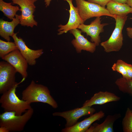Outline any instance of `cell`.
Listing matches in <instances>:
<instances>
[{"label": "cell", "mask_w": 132, "mask_h": 132, "mask_svg": "<svg viewBox=\"0 0 132 132\" xmlns=\"http://www.w3.org/2000/svg\"><path fill=\"white\" fill-rule=\"evenodd\" d=\"M127 4L132 8V0H127Z\"/></svg>", "instance_id": "29"}, {"label": "cell", "mask_w": 132, "mask_h": 132, "mask_svg": "<svg viewBox=\"0 0 132 132\" xmlns=\"http://www.w3.org/2000/svg\"><path fill=\"white\" fill-rule=\"evenodd\" d=\"M111 0H87L88 1L98 4L101 6L105 7Z\"/></svg>", "instance_id": "24"}, {"label": "cell", "mask_w": 132, "mask_h": 132, "mask_svg": "<svg viewBox=\"0 0 132 132\" xmlns=\"http://www.w3.org/2000/svg\"><path fill=\"white\" fill-rule=\"evenodd\" d=\"M121 117L120 113L108 115L104 121L99 124L95 123L91 126L86 132H113V124L115 121Z\"/></svg>", "instance_id": "16"}, {"label": "cell", "mask_w": 132, "mask_h": 132, "mask_svg": "<svg viewBox=\"0 0 132 132\" xmlns=\"http://www.w3.org/2000/svg\"><path fill=\"white\" fill-rule=\"evenodd\" d=\"M131 19H132V18H131Z\"/></svg>", "instance_id": "31"}, {"label": "cell", "mask_w": 132, "mask_h": 132, "mask_svg": "<svg viewBox=\"0 0 132 132\" xmlns=\"http://www.w3.org/2000/svg\"><path fill=\"white\" fill-rule=\"evenodd\" d=\"M68 3L70 9L68 10L70 15L68 21L65 25L60 24L58 26L59 28L58 30V34L60 35L66 33L70 30L75 29L78 28L79 25L84 23V22L80 17L77 7L73 5L72 0H65Z\"/></svg>", "instance_id": "12"}, {"label": "cell", "mask_w": 132, "mask_h": 132, "mask_svg": "<svg viewBox=\"0 0 132 132\" xmlns=\"http://www.w3.org/2000/svg\"><path fill=\"white\" fill-rule=\"evenodd\" d=\"M106 6V9L113 15L125 17L132 13V8L127 4L119 3L111 0Z\"/></svg>", "instance_id": "18"}, {"label": "cell", "mask_w": 132, "mask_h": 132, "mask_svg": "<svg viewBox=\"0 0 132 132\" xmlns=\"http://www.w3.org/2000/svg\"><path fill=\"white\" fill-rule=\"evenodd\" d=\"M25 79L23 78L20 82L17 83L11 88L2 94L0 99V103L5 111H13L17 115H21L32 108L31 104L20 99L16 93L18 85Z\"/></svg>", "instance_id": "3"}, {"label": "cell", "mask_w": 132, "mask_h": 132, "mask_svg": "<svg viewBox=\"0 0 132 132\" xmlns=\"http://www.w3.org/2000/svg\"><path fill=\"white\" fill-rule=\"evenodd\" d=\"M20 24L19 15L16 14L15 17L10 22L2 19L0 20V35L7 40L10 41V36L11 37L15 33L14 31L15 27Z\"/></svg>", "instance_id": "17"}, {"label": "cell", "mask_w": 132, "mask_h": 132, "mask_svg": "<svg viewBox=\"0 0 132 132\" xmlns=\"http://www.w3.org/2000/svg\"><path fill=\"white\" fill-rule=\"evenodd\" d=\"M20 9L18 6H13L11 3H7L0 0V10L8 19L12 20Z\"/></svg>", "instance_id": "19"}, {"label": "cell", "mask_w": 132, "mask_h": 132, "mask_svg": "<svg viewBox=\"0 0 132 132\" xmlns=\"http://www.w3.org/2000/svg\"><path fill=\"white\" fill-rule=\"evenodd\" d=\"M33 112L32 108L21 115H17L13 111H5L0 115V132H20L23 131Z\"/></svg>", "instance_id": "1"}, {"label": "cell", "mask_w": 132, "mask_h": 132, "mask_svg": "<svg viewBox=\"0 0 132 132\" xmlns=\"http://www.w3.org/2000/svg\"><path fill=\"white\" fill-rule=\"evenodd\" d=\"M18 49L15 43L0 39V57L2 58L11 52Z\"/></svg>", "instance_id": "21"}, {"label": "cell", "mask_w": 132, "mask_h": 132, "mask_svg": "<svg viewBox=\"0 0 132 132\" xmlns=\"http://www.w3.org/2000/svg\"><path fill=\"white\" fill-rule=\"evenodd\" d=\"M12 3L20 7L21 12L19 15L20 24L22 26L32 28L37 26V22L34 19L33 13L36 7L33 0H10Z\"/></svg>", "instance_id": "6"}, {"label": "cell", "mask_w": 132, "mask_h": 132, "mask_svg": "<svg viewBox=\"0 0 132 132\" xmlns=\"http://www.w3.org/2000/svg\"><path fill=\"white\" fill-rule=\"evenodd\" d=\"M1 59L13 66L23 78L25 79L27 77L28 64L18 49L11 52Z\"/></svg>", "instance_id": "11"}, {"label": "cell", "mask_w": 132, "mask_h": 132, "mask_svg": "<svg viewBox=\"0 0 132 132\" xmlns=\"http://www.w3.org/2000/svg\"><path fill=\"white\" fill-rule=\"evenodd\" d=\"M128 17L116 15L115 26L111 35L107 40L100 44L106 52L118 51L121 48L123 45L122 30Z\"/></svg>", "instance_id": "4"}, {"label": "cell", "mask_w": 132, "mask_h": 132, "mask_svg": "<svg viewBox=\"0 0 132 132\" xmlns=\"http://www.w3.org/2000/svg\"><path fill=\"white\" fill-rule=\"evenodd\" d=\"M96 111L91 106L83 107L68 111L54 113V116H59L64 118L66 121V127L72 126L77 123L78 120L81 117L91 115Z\"/></svg>", "instance_id": "8"}, {"label": "cell", "mask_w": 132, "mask_h": 132, "mask_svg": "<svg viewBox=\"0 0 132 132\" xmlns=\"http://www.w3.org/2000/svg\"><path fill=\"white\" fill-rule=\"evenodd\" d=\"M79 14L85 22L86 20L93 17L108 16L114 19L115 15L110 14L105 7L95 3L84 0H75Z\"/></svg>", "instance_id": "5"}, {"label": "cell", "mask_w": 132, "mask_h": 132, "mask_svg": "<svg viewBox=\"0 0 132 132\" xmlns=\"http://www.w3.org/2000/svg\"><path fill=\"white\" fill-rule=\"evenodd\" d=\"M101 18L100 17H96L89 24H82L78 27L82 32L86 33L87 36L90 37L91 41L96 46H98L101 42L100 33L104 32V27L108 24L106 23L101 24Z\"/></svg>", "instance_id": "9"}, {"label": "cell", "mask_w": 132, "mask_h": 132, "mask_svg": "<svg viewBox=\"0 0 132 132\" xmlns=\"http://www.w3.org/2000/svg\"><path fill=\"white\" fill-rule=\"evenodd\" d=\"M126 31L128 37L130 38H132V27H127L126 28Z\"/></svg>", "instance_id": "26"}, {"label": "cell", "mask_w": 132, "mask_h": 132, "mask_svg": "<svg viewBox=\"0 0 132 132\" xmlns=\"http://www.w3.org/2000/svg\"><path fill=\"white\" fill-rule=\"evenodd\" d=\"M125 65L127 72L128 79H132V65L125 63Z\"/></svg>", "instance_id": "25"}, {"label": "cell", "mask_w": 132, "mask_h": 132, "mask_svg": "<svg viewBox=\"0 0 132 132\" xmlns=\"http://www.w3.org/2000/svg\"><path fill=\"white\" fill-rule=\"evenodd\" d=\"M122 123L124 132H132V111L129 108L127 109Z\"/></svg>", "instance_id": "22"}, {"label": "cell", "mask_w": 132, "mask_h": 132, "mask_svg": "<svg viewBox=\"0 0 132 132\" xmlns=\"http://www.w3.org/2000/svg\"><path fill=\"white\" fill-rule=\"evenodd\" d=\"M52 0H44V2L46 7H47L49 6L51 1Z\"/></svg>", "instance_id": "28"}, {"label": "cell", "mask_w": 132, "mask_h": 132, "mask_svg": "<svg viewBox=\"0 0 132 132\" xmlns=\"http://www.w3.org/2000/svg\"><path fill=\"white\" fill-rule=\"evenodd\" d=\"M125 63L121 60H118L113 65L111 69L113 71L117 72L121 74L123 77L128 79Z\"/></svg>", "instance_id": "23"}, {"label": "cell", "mask_w": 132, "mask_h": 132, "mask_svg": "<svg viewBox=\"0 0 132 132\" xmlns=\"http://www.w3.org/2000/svg\"><path fill=\"white\" fill-rule=\"evenodd\" d=\"M114 1L120 3L127 4V0H113Z\"/></svg>", "instance_id": "27"}, {"label": "cell", "mask_w": 132, "mask_h": 132, "mask_svg": "<svg viewBox=\"0 0 132 132\" xmlns=\"http://www.w3.org/2000/svg\"><path fill=\"white\" fill-rule=\"evenodd\" d=\"M17 71L6 61L0 62V94H2L12 87L17 82L15 81Z\"/></svg>", "instance_id": "7"}, {"label": "cell", "mask_w": 132, "mask_h": 132, "mask_svg": "<svg viewBox=\"0 0 132 132\" xmlns=\"http://www.w3.org/2000/svg\"><path fill=\"white\" fill-rule=\"evenodd\" d=\"M105 116L104 113L102 111L90 115L81 121L77 122L74 125L63 129V132H84L88 130L92 123L96 121L99 120Z\"/></svg>", "instance_id": "14"}, {"label": "cell", "mask_w": 132, "mask_h": 132, "mask_svg": "<svg viewBox=\"0 0 132 132\" xmlns=\"http://www.w3.org/2000/svg\"><path fill=\"white\" fill-rule=\"evenodd\" d=\"M22 99L30 104L37 102L46 103L54 109L58 107L47 87L36 83L33 80L22 91Z\"/></svg>", "instance_id": "2"}, {"label": "cell", "mask_w": 132, "mask_h": 132, "mask_svg": "<svg viewBox=\"0 0 132 132\" xmlns=\"http://www.w3.org/2000/svg\"><path fill=\"white\" fill-rule=\"evenodd\" d=\"M121 98L114 94L107 91H100L94 94L89 100H86L83 107L92 106L95 105H102L119 101Z\"/></svg>", "instance_id": "15"}, {"label": "cell", "mask_w": 132, "mask_h": 132, "mask_svg": "<svg viewBox=\"0 0 132 132\" xmlns=\"http://www.w3.org/2000/svg\"><path fill=\"white\" fill-rule=\"evenodd\" d=\"M69 32L75 38L72 41L71 43L77 53H80L82 50L91 53L95 51L96 46L95 44L89 41L85 37L81 34L82 32L81 30L77 28L71 30Z\"/></svg>", "instance_id": "13"}, {"label": "cell", "mask_w": 132, "mask_h": 132, "mask_svg": "<svg viewBox=\"0 0 132 132\" xmlns=\"http://www.w3.org/2000/svg\"><path fill=\"white\" fill-rule=\"evenodd\" d=\"M35 2L37 0H33Z\"/></svg>", "instance_id": "30"}, {"label": "cell", "mask_w": 132, "mask_h": 132, "mask_svg": "<svg viewBox=\"0 0 132 132\" xmlns=\"http://www.w3.org/2000/svg\"><path fill=\"white\" fill-rule=\"evenodd\" d=\"M17 33H15L12 37L18 49L26 59L29 65L31 66L34 65L36 63V59L43 54V49L34 50L30 48L22 38L17 36Z\"/></svg>", "instance_id": "10"}, {"label": "cell", "mask_w": 132, "mask_h": 132, "mask_svg": "<svg viewBox=\"0 0 132 132\" xmlns=\"http://www.w3.org/2000/svg\"><path fill=\"white\" fill-rule=\"evenodd\" d=\"M115 83L121 91L132 96V79L121 77L116 80Z\"/></svg>", "instance_id": "20"}]
</instances>
